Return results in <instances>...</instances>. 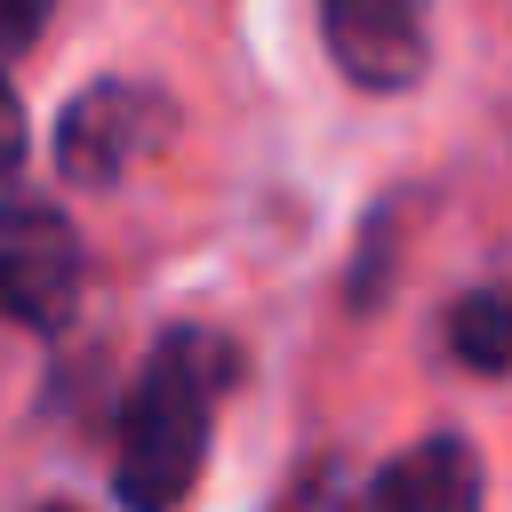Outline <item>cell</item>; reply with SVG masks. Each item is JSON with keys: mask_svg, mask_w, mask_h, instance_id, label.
I'll return each instance as SVG.
<instances>
[{"mask_svg": "<svg viewBox=\"0 0 512 512\" xmlns=\"http://www.w3.org/2000/svg\"><path fill=\"white\" fill-rule=\"evenodd\" d=\"M240 376V352L216 328H168L152 344V360L136 368V392L120 408V456H112V488L128 512H176L184 488L208 464V432L224 408V384Z\"/></svg>", "mask_w": 512, "mask_h": 512, "instance_id": "1", "label": "cell"}, {"mask_svg": "<svg viewBox=\"0 0 512 512\" xmlns=\"http://www.w3.org/2000/svg\"><path fill=\"white\" fill-rule=\"evenodd\" d=\"M168 128H176V112H168L160 88H144V80H96V88H80V96L64 104V120H56V168H64L80 192H104V184H120L136 160H152V152L168 144Z\"/></svg>", "mask_w": 512, "mask_h": 512, "instance_id": "2", "label": "cell"}, {"mask_svg": "<svg viewBox=\"0 0 512 512\" xmlns=\"http://www.w3.org/2000/svg\"><path fill=\"white\" fill-rule=\"evenodd\" d=\"M80 304V232L48 200H0V312L56 336Z\"/></svg>", "mask_w": 512, "mask_h": 512, "instance_id": "3", "label": "cell"}, {"mask_svg": "<svg viewBox=\"0 0 512 512\" xmlns=\"http://www.w3.org/2000/svg\"><path fill=\"white\" fill-rule=\"evenodd\" d=\"M320 32L352 88H416L424 80V56H432L424 0H320Z\"/></svg>", "mask_w": 512, "mask_h": 512, "instance_id": "4", "label": "cell"}, {"mask_svg": "<svg viewBox=\"0 0 512 512\" xmlns=\"http://www.w3.org/2000/svg\"><path fill=\"white\" fill-rule=\"evenodd\" d=\"M360 512H480V456L456 432H432L368 480Z\"/></svg>", "mask_w": 512, "mask_h": 512, "instance_id": "5", "label": "cell"}, {"mask_svg": "<svg viewBox=\"0 0 512 512\" xmlns=\"http://www.w3.org/2000/svg\"><path fill=\"white\" fill-rule=\"evenodd\" d=\"M448 352L480 376H504L512 368V296L504 288H472L448 304Z\"/></svg>", "mask_w": 512, "mask_h": 512, "instance_id": "6", "label": "cell"}, {"mask_svg": "<svg viewBox=\"0 0 512 512\" xmlns=\"http://www.w3.org/2000/svg\"><path fill=\"white\" fill-rule=\"evenodd\" d=\"M48 16H56V0H0V56H16V48H32Z\"/></svg>", "mask_w": 512, "mask_h": 512, "instance_id": "7", "label": "cell"}, {"mask_svg": "<svg viewBox=\"0 0 512 512\" xmlns=\"http://www.w3.org/2000/svg\"><path fill=\"white\" fill-rule=\"evenodd\" d=\"M24 160V104H16V88H8V72H0V176Z\"/></svg>", "mask_w": 512, "mask_h": 512, "instance_id": "8", "label": "cell"}, {"mask_svg": "<svg viewBox=\"0 0 512 512\" xmlns=\"http://www.w3.org/2000/svg\"><path fill=\"white\" fill-rule=\"evenodd\" d=\"M40 512H80V504H40Z\"/></svg>", "mask_w": 512, "mask_h": 512, "instance_id": "9", "label": "cell"}]
</instances>
